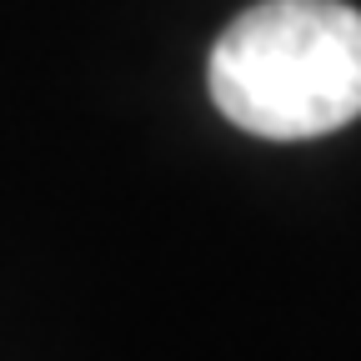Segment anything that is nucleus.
<instances>
[{"mask_svg": "<svg viewBox=\"0 0 361 361\" xmlns=\"http://www.w3.org/2000/svg\"><path fill=\"white\" fill-rule=\"evenodd\" d=\"M216 111L266 141H316L361 116V11L261 0L211 51Z\"/></svg>", "mask_w": 361, "mask_h": 361, "instance_id": "nucleus-1", "label": "nucleus"}]
</instances>
